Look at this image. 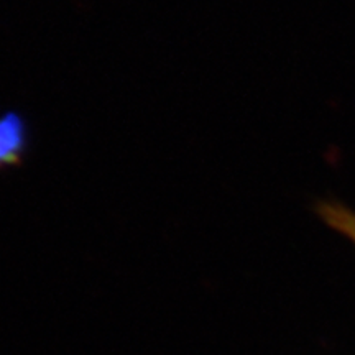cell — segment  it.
I'll return each instance as SVG.
<instances>
[{
  "label": "cell",
  "mask_w": 355,
  "mask_h": 355,
  "mask_svg": "<svg viewBox=\"0 0 355 355\" xmlns=\"http://www.w3.org/2000/svg\"><path fill=\"white\" fill-rule=\"evenodd\" d=\"M28 148V121L17 110L0 114V170L20 166Z\"/></svg>",
  "instance_id": "6da1fadb"
},
{
  "label": "cell",
  "mask_w": 355,
  "mask_h": 355,
  "mask_svg": "<svg viewBox=\"0 0 355 355\" xmlns=\"http://www.w3.org/2000/svg\"><path fill=\"white\" fill-rule=\"evenodd\" d=\"M316 212L327 227L355 243V211L352 207L336 199H327L318 202Z\"/></svg>",
  "instance_id": "7a4b0ae2"
}]
</instances>
